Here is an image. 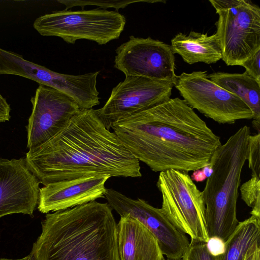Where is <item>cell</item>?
<instances>
[{"label": "cell", "instance_id": "obj_1", "mask_svg": "<svg viewBox=\"0 0 260 260\" xmlns=\"http://www.w3.org/2000/svg\"><path fill=\"white\" fill-rule=\"evenodd\" d=\"M111 128L136 159L155 172L201 169L221 145L220 137L179 98L119 120Z\"/></svg>", "mask_w": 260, "mask_h": 260}, {"label": "cell", "instance_id": "obj_2", "mask_svg": "<svg viewBox=\"0 0 260 260\" xmlns=\"http://www.w3.org/2000/svg\"><path fill=\"white\" fill-rule=\"evenodd\" d=\"M24 159L44 185L91 175L142 176L140 161L93 109L81 110L53 138L29 149Z\"/></svg>", "mask_w": 260, "mask_h": 260}, {"label": "cell", "instance_id": "obj_3", "mask_svg": "<svg viewBox=\"0 0 260 260\" xmlns=\"http://www.w3.org/2000/svg\"><path fill=\"white\" fill-rule=\"evenodd\" d=\"M116 226L108 203L48 213L31 252L36 260H119Z\"/></svg>", "mask_w": 260, "mask_h": 260}, {"label": "cell", "instance_id": "obj_4", "mask_svg": "<svg viewBox=\"0 0 260 260\" xmlns=\"http://www.w3.org/2000/svg\"><path fill=\"white\" fill-rule=\"evenodd\" d=\"M250 135V127L242 126L211 158L212 172L202 191L209 239L218 238L225 242L239 223L237 204Z\"/></svg>", "mask_w": 260, "mask_h": 260}, {"label": "cell", "instance_id": "obj_5", "mask_svg": "<svg viewBox=\"0 0 260 260\" xmlns=\"http://www.w3.org/2000/svg\"><path fill=\"white\" fill-rule=\"evenodd\" d=\"M218 19L216 34L222 59L240 66L260 49V8L250 0H210Z\"/></svg>", "mask_w": 260, "mask_h": 260}, {"label": "cell", "instance_id": "obj_6", "mask_svg": "<svg viewBox=\"0 0 260 260\" xmlns=\"http://www.w3.org/2000/svg\"><path fill=\"white\" fill-rule=\"evenodd\" d=\"M125 23L117 10L97 8L55 11L37 18L33 27L42 36L58 37L70 44L86 39L105 45L120 37Z\"/></svg>", "mask_w": 260, "mask_h": 260}, {"label": "cell", "instance_id": "obj_7", "mask_svg": "<svg viewBox=\"0 0 260 260\" xmlns=\"http://www.w3.org/2000/svg\"><path fill=\"white\" fill-rule=\"evenodd\" d=\"M156 186L162 197L160 209L171 222L191 241L207 243L203 192L188 173L175 170L160 172Z\"/></svg>", "mask_w": 260, "mask_h": 260}, {"label": "cell", "instance_id": "obj_8", "mask_svg": "<svg viewBox=\"0 0 260 260\" xmlns=\"http://www.w3.org/2000/svg\"><path fill=\"white\" fill-rule=\"evenodd\" d=\"M173 85L192 109L218 123L233 124L253 118L247 105L209 79L207 71L182 72L176 75Z\"/></svg>", "mask_w": 260, "mask_h": 260}, {"label": "cell", "instance_id": "obj_9", "mask_svg": "<svg viewBox=\"0 0 260 260\" xmlns=\"http://www.w3.org/2000/svg\"><path fill=\"white\" fill-rule=\"evenodd\" d=\"M173 86L171 80L125 76L112 89L105 105L96 111L110 129L114 123L169 100Z\"/></svg>", "mask_w": 260, "mask_h": 260}, {"label": "cell", "instance_id": "obj_10", "mask_svg": "<svg viewBox=\"0 0 260 260\" xmlns=\"http://www.w3.org/2000/svg\"><path fill=\"white\" fill-rule=\"evenodd\" d=\"M105 198L120 217L130 216L145 226L156 238L163 255L170 259H182L190 242L186 234L176 228L160 208L112 188L106 189Z\"/></svg>", "mask_w": 260, "mask_h": 260}, {"label": "cell", "instance_id": "obj_11", "mask_svg": "<svg viewBox=\"0 0 260 260\" xmlns=\"http://www.w3.org/2000/svg\"><path fill=\"white\" fill-rule=\"evenodd\" d=\"M114 67L125 76L174 81L175 59L170 45L131 36L116 50Z\"/></svg>", "mask_w": 260, "mask_h": 260}, {"label": "cell", "instance_id": "obj_12", "mask_svg": "<svg viewBox=\"0 0 260 260\" xmlns=\"http://www.w3.org/2000/svg\"><path fill=\"white\" fill-rule=\"evenodd\" d=\"M30 101L32 110L26 126L29 149L53 138L81 110L73 99L43 85H39Z\"/></svg>", "mask_w": 260, "mask_h": 260}, {"label": "cell", "instance_id": "obj_13", "mask_svg": "<svg viewBox=\"0 0 260 260\" xmlns=\"http://www.w3.org/2000/svg\"><path fill=\"white\" fill-rule=\"evenodd\" d=\"M39 184L24 158H0V218L14 213L32 216Z\"/></svg>", "mask_w": 260, "mask_h": 260}, {"label": "cell", "instance_id": "obj_14", "mask_svg": "<svg viewBox=\"0 0 260 260\" xmlns=\"http://www.w3.org/2000/svg\"><path fill=\"white\" fill-rule=\"evenodd\" d=\"M110 178L91 175L49 183L40 188L38 209L48 213L105 198V183Z\"/></svg>", "mask_w": 260, "mask_h": 260}, {"label": "cell", "instance_id": "obj_15", "mask_svg": "<svg viewBox=\"0 0 260 260\" xmlns=\"http://www.w3.org/2000/svg\"><path fill=\"white\" fill-rule=\"evenodd\" d=\"M119 260H162L157 241L141 222L128 216L120 217L116 226Z\"/></svg>", "mask_w": 260, "mask_h": 260}, {"label": "cell", "instance_id": "obj_16", "mask_svg": "<svg viewBox=\"0 0 260 260\" xmlns=\"http://www.w3.org/2000/svg\"><path fill=\"white\" fill-rule=\"evenodd\" d=\"M171 43L174 54L180 55L189 64L199 62L215 63L222 59L221 46L216 34L209 36L207 33L193 31L188 35L179 32Z\"/></svg>", "mask_w": 260, "mask_h": 260}, {"label": "cell", "instance_id": "obj_17", "mask_svg": "<svg viewBox=\"0 0 260 260\" xmlns=\"http://www.w3.org/2000/svg\"><path fill=\"white\" fill-rule=\"evenodd\" d=\"M215 84L242 100L253 114L252 125L260 124V84L247 72L229 73L222 72L208 74Z\"/></svg>", "mask_w": 260, "mask_h": 260}, {"label": "cell", "instance_id": "obj_18", "mask_svg": "<svg viewBox=\"0 0 260 260\" xmlns=\"http://www.w3.org/2000/svg\"><path fill=\"white\" fill-rule=\"evenodd\" d=\"M260 217L251 215L239 222L235 230L224 242L222 253L217 260H243L247 252L259 244Z\"/></svg>", "mask_w": 260, "mask_h": 260}, {"label": "cell", "instance_id": "obj_19", "mask_svg": "<svg viewBox=\"0 0 260 260\" xmlns=\"http://www.w3.org/2000/svg\"><path fill=\"white\" fill-rule=\"evenodd\" d=\"M242 199L252 210L251 215L260 217V179L251 176L240 186Z\"/></svg>", "mask_w": 260, "mask_h": 260}, {"label": "cell", "instance_id": "obj_20", "mask_svg": "<svg viewBox=\"0 0 260 260\" xmlns=\"http://www.w3.org/2000/svg\"><path fill=\"white\" fill-rule=\"evenodd\" d=\"M247 160L251 176L260 178V133L249 137Z\"/></svg>", "mask_w": 260, "mask_h": 260}, {"label": "cell", "instance_id": "obj_21", "mask_svg": "<svg viewBox=\"0 0 260 260\" xmlns=\"http://www.w3.org/2000/svg\"><path fill=\"white\" fill-rule=\"evenodd\" d=\"M182 260H217V255L209 250L206 243L191 241Z\"/></svg>", "mask_w": 260, "mask_h": 260}, {"label": "cell", "instance_id": "obj_22", "mask_svg": "<svg viewBox=\"0 0 260 260\" xmlns=\"http://www.w3.org/2000/svg\"><path fill=\"white\" fill-rule=\"evenodd\" d=\"M260 49L245 61L241 66L243 67L247 73L255 79L260 84Z\"/></svg>", "mask_w": 260, "mask_h": 260}, {"label": "cell", "instance_id": "obj_23", "mask_svg": "<svg viewBox=\"0 0 260 260\" xmlns=\"http://www.w3.org/2000/svg\"><path fill=\"white\" fill-rule=\"evenodd\" d=\"M207 245L210 251L215 255H218L223 253L224 242L218 238H210Z\"/></svg>", "mask_w": 260, "mask_h": 260}, {"label": "cell", "instance_id": "obj_24", "mask_svg": "<svg viewBox=\"0 0 260 260\" xmlns=\"http://www.w3.org/2000/svg\"><path fill=\"white\" fill-rule=\"evenodd\" d=\"M10 110L9 104L0 93V122L9 120Z\"/></svg>", "mask_w": 260, "mask_h": 260}, {"label": "cell", "instance_id": "obj_25", "mask_svg": "<svg viewBox=\"0 0 260 260\" xmlns=\"http://www.w3.org/2000/svg\"><path fill=\"white\" fill-rule=\"evenodd\" d=\"M212 172V169L210 165L201 169L193 171L191 175V179L197 182L202 181L207 178Z\"/></svg>", "mask_w": 260, "mask_h": 260}, {"label": "cell", "instance_id": "obj_26", "mask_svg": "<svg viewBox=\"0 0 260 260\" xmlns=\"http://www.w3.org/2000/svg\"><path fill=\"white\" fill-rule=\"evenodd\" d=\"M243 260H260L259 244L251 248L245 255Z\"/></svg>", "mask_w": 260, "mask_h": 260}, {"label": "cell", "instance_id": "obj_27", "mask_svg": "<svg viewBox=\"0 0 260 260\" xmlns=\"http://www.w3.org/2000/svg\"><path fill=\"white\" fill-rule=\"evenodd\" d=\"M0 260H36V259L34 254L31 252L29 255L21 259H13L8 258H1Z\"/></svg>", "mask_w": 260, "mask_h": 260}, {"label": "cell", "instance_id": "obj_28", "mask_svg": "<svg viewBox=\"0 0 260 260\" xmlns=\"http://www.w3.org/2000/svg\"><path fill=\"white\" fill-rule=\"evenodd\" d=\"M162 260H181V259H166L164 257L162 258Z\"/></svg>", "mask_w": 260, "mask_h": 260}]
</instances>
